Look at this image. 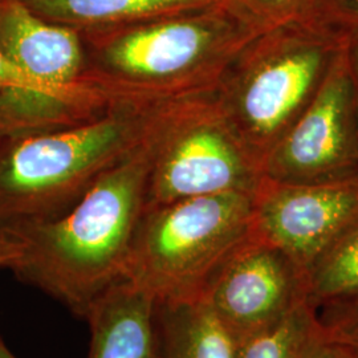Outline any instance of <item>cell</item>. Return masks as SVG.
I'll return each instance as SVG.
<instances>
[{"label":"cell","mask_w":358,"mask_h":358,"mask_svg":"<svg viewBox=\"0 0 358 358\" xmlns=\"http://www.w3.org/2000/svg\"><path fill=\"white\" fill-rule=\"evenodd\" d=\"M149 166L143 138L62 217L6 227L22 243V255L11 268L15 276L84 320L92 306L124 280Z\"/></svg>","instance_id":"6da1fadb"},{"label":"cell","mask_w":358,"mask_h":358,"mask_svg":"<svg viewBox=\"0 0 358 358\" xmlns=\"http://www.w3.org/2000/svg\"><path fill=\"white\" fill-rule=\"evenodd\" d=\"M262 31L227 0L130 26L78 31L84 83L110 103L159 105L211 92Z\"/></svg>","instance_id":"7a4b0ae2"},{"label":"cell","mask_w":358,"mask_h":358,"mask_svg":"<svg viewBox=\"0 0 358 358\" xmlns=\"http://www.w3.org/2000/svg\"><path fill=\"white\" fill-rule=\"evenodd\" d=\"M157 106L117 101L75 125L0 137V226L62 217L141 143Z\"/></svg>","instance_id":"3957f363"},{"label":"cell","mask_w":358,"mask_h":358,"mask_svg":"<svg viewBox=\"0 0 358 358\" xmlns=\"http://www.w3.org/2000/svg\"><path fill=\"white\" fill-rule=\"evenodd\" d=\"M344 43L310 22L282 23L251 38L220 77L217 103L262 171L317 96Z\"/></svg>","instance_id":"277c9868"},{"label":"cell","mask_w":358,"mask_h":358,"mask_svg":"<svg viewBox=\"0 0 358 358\" xmlns=\"http://www.w3.org/2000/svg\"><path fill=\"white\" fill-rule=\"evenodd\" d=\"M254 196L223 192L145 208L124 280L155 301H203L220 269L251 238Z\"/></svg>","instance_id":"5b68a950"},{"label":"cell","mask_w":358,"mask_h":358,"mask_svg":"<svg viewBox=\"0 0 358 358\" xmlns=\"http://www.w3.org/2000/svg\"><path fill=\"white\" fill-rule=\"evenodd\" d=\"M145 208L223 192L255 194L264 178L214 90L159 103L146 130Z\"/></svg>","instance_id":"8992f818"},{"label":"cell","mask_w":358,"mask_h":358,"mask_svg":"<svg viewBox=\"0 0 358 358\" xmlns=\"http://www.w3.org/2000/svg\"><path fill=\"white\" fill-rule=\"evenodd\" d=\"M357 170V109L343 47L315 100L264 161L263 176L315 183Z\"/></svg>","instance_id":"52a82bcc"},{"label":"cell","mask_w":358,"mask_h":358,"mask_svg":"<svg viewBox=\"0 0 358 358\" xmlns=\"http://www.w3.org/2000/svg\"><path fill=\"white\" fill-rule=\"evenodd\" d=\"M203 301L241 341L307 303V271L279 247L251 234L220 269Z\"/></svg>","instance_id":"ba28073f"},{"label":"cell","mask_w":358,"mask_h":358,"mask_svg":"<svg viewBox=\"0 0 358 358\" xmlns=\"http://www.w3.org/2000/svg\"><path fill=\"white\" fill-rule=\"evenodd\" d=\"M358 222V170L315 183L263 178L254 196L252 236L279 247L307 271L312 260Z\"/></svg>","instance_id":"9c48e42d"},{"label":"cell","mask_w":358,"mask_h":358,"mask_svg":"<svg viewBox=\"0 0 358 358\" xmlns=\"http://www.w3.org/2000/svg\"><path fill=\"white\" fill-rule=\"evenodd\" d=\"M0 51L27 76L47 87H88L81 34L40 17L22 0L0 4Z\"/></svg>","instance_id":"30bf717a"},{"label":"cell","mask_w":358,"mask_h":358,"mask_svg":"<svg viewBox=\"0 0 358 358\" xmlns=\"http://www.w3.org/2000/svg\"><path fill=\"white\" fill-rule=\"evenodd\" d=\"M110 103L90 87H47L0 51V137L75 125L103 113Z\"/></svg>","instance_id":"8fae6325"},{"label":"cell","mask_w":358,"mask_h":358,"mask_svg":"<svg viewBox=\"0 0 358 358\" xmlns=\"http://www.w3.org/2000/svg\"><path fill=\"white\" fill-rule=\"evenodd\" d=\"M88 358H155V300L127 280L92 306Z\"/></svg>","instance_id":"7c38bea8"},{"label":"cell","mask_w":358,"mask_h":358,"mask_svg":"<svg viewBox=\"0 0 358 358\" xmlns=\"http://www.w3.org/2000/svg\"><path fill=\"white\" fill-rule=\"evenodd\" d=\"M40 17L77 31L109 29L187 13L222 0H22Z\"/></svg>","instance_id":"4fadbf2b"},{"label":"cell","mask_w":358,"mask_h":358,"mask_svg":"<svg viewBox=\"0 0 358 358\" xmlns=\"http://www.w3.org/2000/svg\"><path fill=\"white\" fill-rule=\"evenodd\" d=\"M155 358H235L238 341L205 301H155Z\"/></svg>","instance_id":"5bb4252c"},{"label":"cell","mask_w":358,"mask_h":358,"mask_svg":"<svg viewBox=\"0 0 358 358\" xmlns=\"http://www.w3.org/2000/svg\"><path fill=\"white\" fill-rule=\"evenodd\" d=\"M307 282L308 301L316 310L358 300V222L312 260Z\"/></svg>","instance_id":"9a60e30c"},{"label":"cell","mask_w":358,"mask_h":358,"mask_svg":"<svg viewBox=\"0 0 358 358\" xmlns=\"http://www.w3.org/2000/svg\"><path fill=\"white\" fill-rule=\"evenodd\" d=\"M322 340L317 310L307 301L279 324L238 341L235 358H310Z\"/></svg>","instance_id":"2e32d148"},{"label":"cell","mask_w":358,"mask_h":358,"mask_svg":"<svg viewBox=\"0 0 358 358\" xmlns=\"http://www.w3.org/2000/svg\"><path fill=\"white\" fill-rule=\"evenodd\" d=\"M260 29L304 20L315 0H227Z\"/></svg>","instance_id":"e0dca14e"},{"label":"cell","mask_w":358,"mask_h":358,"mask_svg":"<svg viewBox=\"0 0 358 358\" xmlns=\"http://www.w3.org/2000/svg\"><path fill=\"white\" fill-rule=\"evenodd\" d=\"M317 317L328 341L358 353V300L320 309Z\"/></svg>","instance_id":"ac0fdd59"},{"label":"cell","mask_w":358,"mask_h":358,"mask_svg":"<svg viewBox=\"0 0 358 358\" xmlns=\"http://www.w3.org/2000/svg\"><path fill=\"white\" fill-rule=\"evenodd\" d=\"M304 22L346 36L358 27V0H315Z\"/></svg>","instance_id":"d6986e66"},{"label":"cell","mask_w":358,"mask_h":358,"mask_svg":"<svg viewBox=\"0 0 358 358\" xmlns=\"http://www.w3.org/2000/svg\"><path fill=\"white\" fill-rule=\"evenodd\" d=\"M22 255V243L13 231L0 226V268H13Z\"/></svg>","instance_id":"ffe728a7"},{"label":"cell","mask_w":358,"mask_h":358,"mask_svg":"<svg viewBox=\"0 0 358 358\" xmlns=\"http://www.w3.org/2000/svg\"><path fill=\"white\" fill-rule=\"evenodd\" d=\"M344 52H345L348 69H349L350 78H352L358 115V27L353 28L352 31H349L346 34Z\"/></svg>","instance_id":"44dd1931"},{"label":"cell","mask_w":358,"mask_h":358,"mask_svg":"<svg viewBox=\"0 0 358 358\" xmlns=\"http://www.w3.org/2000/svg\"><path fill=\"white\" fill-rule=\"evenodd\" d=\"M310 358H345L341 346L334 344L332 341H328L324 336V340L320 345L315 349Z\"/></svg>","instance_id":"7402d4cb"},{"label":"cell","mask_w":358,"mask_h":358,"mask_svg":"<svg viewBox=\"0 0 358 358\" xmlns=\"http://www.w3.org/2000/svg\"><path fill=\"white\" fill-rule=\"evenodd\" d=\"M0 358H16L13 356V352L7 348L1 337H0Z\"/></svg>","instance_id":"603a6c76"},{"label":"cell","mask_w":358,"mask_h":358,"mask_svg":"<svg viewBox=\"0 0 358 358\" xmlns=\"http://www.w3.org/2000/svg\"><path fill=\"white\" fill-rule=\"evenodd\" d=\"M336 344V343H334ZM340 345V344H338ZM341 346V349H343V352H344V357L345 358H358L357 352H355V350H352V349H349V348H346L344 345Z\"/></svg>","instance_id":"cb8c5ba5"},{"label":"cell","mask_w":358,"mask_h":358,"mask_svg":"<svg viewBox=\"0 0 358 358\" xmlns=\"http://www.w3.org/2000/svg\"><path fill=\"white\" fill-rule=\"evenodd\" d=\"M4 1H7V0H0V4H1V3H4Z\"/></svg>","instance_id":"d4e9b609"}]
</instances>
